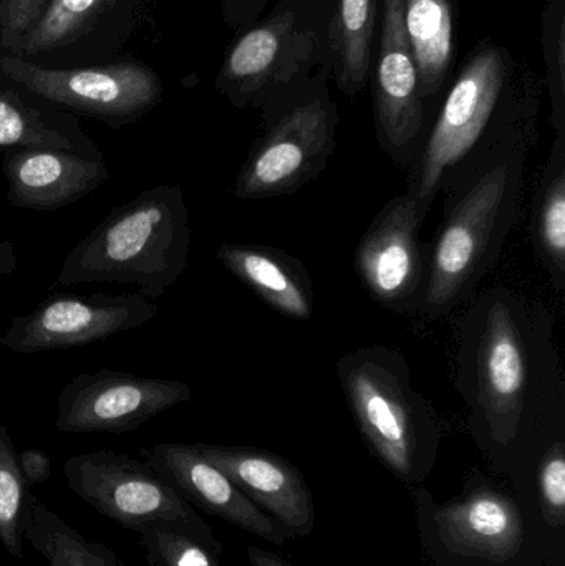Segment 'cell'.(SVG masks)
I'll return each instance as SVG.
<instances>
[{
  "label": "cell",
  "instance_id": "11",
  "mask_svg": "<svg viewBox=\"0 0 565 566\" xmlns=\"http://www.w3.org/2000/svg\"><path fill=\"white\" fill-rule=\"evenodd\" d=\"M191 398V386L176 379L113 369L82 373L60 392L55 429L66 434H122Z\"/></svg>",
  "mask_w": 565,
  "mask_h": 566
},
{
  "label": "cell",
  "instance_id": "34",
  "mask_svg": "<svg viewBox=\"0 0 565 566\" xmlns=\"http://www.w3.org/2000/svg\"><path fill=\"white\" fill-rule=\"evenodd\" d=\"M0 566H2V565H0Z\"/></svg>",
  "mask_w": 565,
  "mask_h": 566
},
{
  "label": "cell",
  "instance_id": "3",
  "mask_svg": "<svg viewBox=\"0 0 565 566\" xmlns=\"http://www.w3.org/2000/svg\"><path fill=\"white\" fill-rule=\"evenodd\" d=\"M543 82L530 63L493 39L468 52L410 166L405 195L428 214L444 178L468 156L536 129Z\"/></svg>",
  "mask_w": 565,
  "mask_h": 566
},
{
  "label": "cell",
  "instance_id": "13",
  "mask_svg": "<svg viewBox=\"0 0 565 566\" xmlns=\"http://www.w3.org/2000/svg\"><path fill=\"white\" fill-rule=\"evenodd\" d=\"M2 70L33 95L96 116L109 125L138 118L161 96L156 76L136 65L45 70L20 59H6Z\"/></svg>",
  "mask_w": 565,
  "mask_h": 566
},
{
  "label": "cell",
  "instance_id": "4",
  "mask_svg": "<svg viewBox=\"0 0 565 566\" xmlns=\"http://www.w3.org/2000/svg\"><path fill=\"white\" fill-rule=\"evenodd\" d=\"M191 248L189 209L179 186L161 185L116 206L63 261L55 286L125 283L158 300L178 282Z\"/></svg>",
  "mask_w": 565,
  "mask_h": 566
},
{
  "label": "cell",
  "instance_id": "9",
  "mask_svg": "<svg viewBox=\"0 0 565 566\" xmlns=\"http://www.w3.org/2000/svg\"><path fill=\"white\" fill-rule=\"evenodd\" d=\"M368 82L378 145L398 166L410 168L423 143L427 103L405 32L401 0H381Z\"/></svg>",
  "mask_w": 565,
  "mask_h": 566
},
{
  "label": "cell",
  "instance_id": "5",
  "mask_svg": "<svg viewBox=\"0 0 565 566\" xmlns=\"http://www.w3.org/2000/svg\"><path fill=\"white\" fill-rule=\"evenodd\" d=\"M337 378L375 458L400 481L421 484L433 471L443 429L415 389L407 358L388 346H360L338 359Z\"/></svg>",
  "mask_w": 565,
  "mask_h": 566
},
{
  "label": "cell",
  "instance_id": "24",
  "mask_svg": "<svg viewBox=\"0 0 565 566\" xmlns=\"http://www.w3.org/2000/svg\"><path fill=\"white\" fill-rule=\"evenodd\" d=\"M17 455L9 431L0 422V544L10 557L20 560L30 488L23 481Z\"/></svg>",
  "mask_w": 565,
  "mask_h": 566
},
{
  "label": "cell",
  "instance_id": "12",
  "mask_svg": "<svg viewBox=\"0 0 565 566\" xmlns=\"http://www.w3.org/2000/svg\"><path fill=\"white\" fill-rule=\"evenodd\" d=\"M425 214L414 199L397 196L384 206L358 242L354 269L380 305L420 312L428 283L430 245L420 239Z\"/></svg>",
  "mask_w": 565,
  "mask_h": 566
},
{
  "label": "cell",
  "instance_id": "16",
  "mask_svg": "<svg viewBox=\"0 0 565 566\" xmlns=\"http://www.w3.org/2000/svg\"><path fill=\"white\" fill-rule=\"evenodd\" d=\"M196 448L294 537L312 534L314 497L302 472L287 459L255 448L218 444H196Z\"/></svg>",
  "mask_w": 565,
  "mask_h": 566
},
{
  "label": "cell",
  "instance_id": "27",
  "mask_svg": "<svg viewBox=\"0 0 565 566\" xmlns=\"http://www.w3.org/2000/svg\"><path fill=\"white\" fill-rule=\"evenodd\" d=\"M100 0H50L35 25L27 32L19 49L25 53H39L65 42L72 33L82 29L86 17Z\"/></svg>",
  "mask_w": 565,
  "mask_h": 566
},
{
  "label": "cell",
  "instance_id": "26",
  "mask_svg": "<svg viewBox=\"0 0 565 566\" xmlns=\"http://www.w3.org/2000/svg\"><path fill=\"white\" fill-rule=\"evenodd\" d=\"M136 534L149 566H221V555L185 532L151 525Z\"/></svg>",
  "mask_w": 565,
  "mask_h": 566
},
{
  "label": "cell",
  "instance_id": "14",
  "mask_svg": "<svg viewBox=\"0 0 565 566\" xmlns=\"http://www.w3.org/2000/svg\"><path fill=\"white\" fill-rule=\"evenodd\" d=\"M430 509L433 541L461 562L510 564L526 547L523 512L490 482L473 481L461 497Z\"/></svg>",
  "mask_w": 565,
  "mask_h": 566
},
{
  "label": "cell",
  "instance_id": "1",
  "mask_svg": "<svg viewBox=\"0 0 565 566\" xmlns=\"http://www.w3.org/2000/svg\"><path fill=\"white\" fill-rule=\"evenodd\" d=\"M458 392L477 441L516 454L564 434L565 381L550 310L506 285L474 298L457 348Z\"/></svg>",
  "mask_w": 565,
  "mask_h": 566
},
{
  "label": "cell",
  "instance_id": "19",
  "mask_svg": "<svg viewBox=\"0 0 565 566\" xmlns=\"http://www.w3.org/2000/svg\"><path fill=\"white\" fill-rule=\"evenodd\" d=\"M404 23L420 73L425 103L438 98L457 65L454 0H401Z\"/></svg>",
  "mask_w": 565,
  "mask_h": 566
},
{
  "label": "cell",
  "instance_id": "23",
  "mask_svg": "<svg viewBox=\"0 0 565 566\" xmlns=\"http://www.w3.org/2000/svg\"><path fill=\"white\" fill-rule=\"evenodd\" d=\"M23 541L45 558L46 566H119L108 545L83 537L33 494L27 501Z\"/></svg>",
  "mask_w": 565,
  "mask_h": 566
},
{
  "label": "cell",
  "instance_id": "2",
  "mask_svg": "<svg viewBox=\"0 0 565 566\" xmlns=\"http://www.w3.org/2000/svg\"><path fill=\"white\" fill-rule=\"evenodd\" d=\"M536 129L468 156L444 178L443 221L430 245L420 312L441 318L473 296L513 231Z\"/></svg>",
  "mask_w": 565,
  "mask_h": 566
},
{
  "label": "cell",
  "instance_id": "31",
  "mask_svg": "<svg viewBox=\"0 0 565 566\" xmlns=\"http://www.w3.org/2000/svg\"><path fill=\"white\" fill-rule=\"evenodd\" d=\"M272 0H224V15L232 27L249 25L268 12Z\"/></svg>",
  "mask_w": 565,
  "mask_h": 566
},
{
  "label": "cell",
  "instance_id": "15",
  "mask_svg": "<svg viewBox=\"0 0 565 566\" xmlns=\"http://www.w3.org/2000/svg\"><path fill=\"white\" fill-rule=\"evenodd\" d=\"M145 461L186 501L269 544L284 545L294 534L258 507L196 444L159 442L142 449Z\"/></svg>",
  "mask_w": 565,
  "mask_h": 566
},
{
  "label": "cell",
  "instance_id": "8",
  "mask_svg": "<svg viewBox=\"0 0 565 566\" xmlns=\"http://www.w3.org/2000/svg\"><path fill=\"white\" fill-rule=\"evenodd\" d=\"M63 475L73 494L103 517L135 532L151 525L176 528L222 555L208 522L146 461L100 449L66 459Z\"/></svg>",
  "mask_w": 565,
  "mask_h": 566
},
{
  "label": "cell",
  "instance_id": "32",
  "mask_svg": "<svg viewBox=\"0 0 565 566\" xmlns=\"http://www.w3.org/2000/svg\"><path fill=\"white\" fill-rule=\"evenodd\" d=\"M248 560L251 566H295L281 555L265 551V548L255 547V545L248 547Z\"/></svg>",
  "mask_w": 565,
  "mask_h": 566
},
{
  "label": "cell",
  "instance_id": "6",
  "mask_svg": "<svg viewBox=\"0 0 565 566\" xmlns=\"http://www.w3.org/2000/svg\"><path fill=\"white\" fill-rule=\"evenodd\" d=\"M331 80V66H322L262 103L261 128L236 176L234 198L261 201L295 195L327 169L341 119Z\"/></svg>",
  "mask_w": 565,
  "mask_h": 566
},
{
  "label": "cell",
  "instance_id": "25",
  "mask_svg": "<svg viewBox=\"0 0 565 566\" xmlns=\"http://www.w3.org/2000/svg\"><path fill=\"white\" fill-rule=\"evenodd\" d=\"M544 83L550 92L554 136H565V0H544L541 12Z\"/></svg>",
  "mask_w": 565,
  "mask_h": 566
},
{
  "label": "cell",
  "instance_id": "28",
  "mask_svg": "<svg viewBox=\"0 0 565 566\" xmlns=\"http://www.w3.org/2000/svg\"><path fill=\"white\" fill-rule=\"evenodd\" d=\"M564 436V434H563ZM563 436L544 449L537 465L541 512L551 527L565 524V442Z\"/></svg>",
  "mask_w": 565,
  "mask_h": 566
},
{
  "label": "cell",
  "instance_id": "29",
  "mask_svg": "<svg viewBox=\"0 0 565 566\" xmlns=\"http://www.w3.org/2000/svg\"><path fill=\"white\" fill-rule=\"evenodd\" d=\"M46 0H0V33L7 45H20L35 25Z\"/></svg>",
  "mask_w": 565,
  "mask_h": 566
},
{
  "label": "cell",
  "instance_id": "18",
  "mask_svg": "<svg viewBox=\"0 0 565 566\" xmlns=\"http://www.w3.org/2000/svg\"><path fill=\"white\" fill-rule=\"evenodd\" d=\"M216 258L285 318L307 322L314 315V283L301 259L269 245L232 242L219 245Z\"/></svg>",
  "mask_w": 565,
  "mask_h": 566
},
{
  "label": "cell",
  "instance_id": "20",
  "mask_svg": "<svg viewBox=\"0 0 565 566\" xmlns=\"http://www.w3.org/2000/svg\"><path fill=\"white\" fill-rule=\"evenodd\" d=\"M381 0H334L331 22L332 80L354 99L370 78Z\"/></svg>",
  "mask_w": 565,
  "mask_h": 566
},
{
  "label": "cell",
  "instance_id": "7",
  "mask_svg": "<svg viewBox=\"0 0 565 566\" xmlns=\"http://www.w3.org/2000/svg\"><path fill=\"white\" fill-rule=\"evenodd\" d=\"M332 13L334 0H275L241 27L219 75L229 102L259 109L279 90L331 66Z\"/></svg>",
  "mask_w": 565,
  "mask_h": 566
},
{
  "label": "cell",
  "instance_id": "30",
  "mask_svg": "<svg viewBox=\"0 0 565 566\" xmlns=\"http://www.w3.org/2000/svg\"><path fill=\"white\" fill-rule=\"evenodd\" d=\"M17 458H19V468L23 481L27 482L29 488L49 481L50 475H52V462H50L45 452L40 451V449H25V451L19 452Z\"/></svg>",
  "mask_w": 565,
  "mask_h": 566
},
{
  "label": "cell",
  "instance_id": "22",
  "mask_svg": "<svg viewBox=\"0 0 565 566\" xmlns=\"http://www.w3.org/2000/svg\"><path fill=\"white\" fill-rule=\"evenodd\" d=\"M0 148L65 149L85 158L105 159L72 119L27 106L9 95H0Z\"/></svg>",
  "mask_w": 565,
  "mask_h": 566
},
{
  "label": "cell",
  "instance_id": "17",
  "mask_svg": "<svg viewBox=\"0 0 565 566\" xmlns=\"http://www.w3.org/2000/svg\"><path fill=\"white\" fill-rule=\"evenodd\" d=\"M2 171L9 182L7 201L25 211H59L109 179L105 159L52 148L6 149Z\"/></svg>",
  "mask_w": 565,
  "mask_h": 566
},
{
  "label": "cell",
  "instance_id": "33",
  "mask_svg": "<svg viewBox=\"0 0 565 566\" xmlns=\"http://www.w3.org/2000/svg\"><path fill=\"white\" fill-rule=\"evenodd\" d=\"M17 264L19 261H17L15 245L10 241L0 242V281L12 275Z\"/></svg>",
  "mask_w": 565,
  "mask_h": 566
},
{
  "label": "cell",
  "instance_id": "21",
  "mask_svg": "<svg viewBox=\"0 0 565 566\" xmlns=\"http://www.w3.org/2000/svg\"><path fill=\"white\" fill-rule=\"evenodd\" d=\"M531 244L557 290H565V136H554L531 208Z\"/></svg>",
  "mask_w": 565,
  "mask_h": 566
},
{
  "label": "cell",
  "instance_id": "10",
  "mask_svg": "<svg viewBox=\"0 0 565 566\" xmlns=\"http://www.w3.org/2000/svg\"><path fill=\"white\" fill-rule=\"evenodd\" d=\"M158 313V305L139 293H55L27 315L15 316L0 336V345L17 355L75 348L138 328Z\"/></svg>",
  "mask_w": 565,
  "mask_h": 566
}]
</instances>
